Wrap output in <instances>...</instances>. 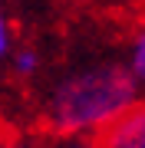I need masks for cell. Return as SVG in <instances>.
I'll return each mask as SVG.
<instances>
[{
    "label": "cell",
    "mask_w": 145,
    "mask_h": 148,
    "mask_svg": "<svg viewBox=\"0 0 145 148\" xmlns=\"http://www.w3.org/2000/svg\"><path fill=\"white\" fill-rule=\"evenodd\" d=\"M139 99L142 89L125 63H82L49 82L40 102V125L53 138H99Z\"/></svg>",
    "instance_id": "obj_1"
},
{
    "label": "cell",
    "mask_w": 145,
    "mask_h": 148,
    "mask_svg": "<svg viewBox=\"0 0 145 148\" xmlns=\"http://www.w3.org/2000/svg\"><path fill=\"white\" fill-rule=\"evenodd\" d=\"M99 148H145V102L142 99L99 135Z\"/></svg>",
    "instance_id": "obj_2"
},
{
    "label": "cell",
    "mask_w": 145,
    "mask_h": 148,
    "mask_svg": "<svg viewBox=\"0 0 145 148\" xmlns=\"http://www.w3.org/2000/svg\"><path fill=\"white\" fill-rule=\"evenodd\" d=\"M125 66H129L132 79L139 82V89H145V27L132 33L129 49H125Z\"/></svg>",
    "instance_id": "obj_3"
},
{
    "label": "cell",
    "mask_w": 145,
    "mask_h": 148,
    "mask_svg": "<svg viewBox=\"0 0 145 148\" xmlns=\"http://www.w3.org/2000/svg\"><path fill=\"white\" fill-rule=\"evenodd\" d=\"M10 69H13L16 79H33L40 73V53L33 46H16L10 56Z\"/></svg>",
    "instance_id": "obj_4"
},
{
    "label": "cell",
    "mask_w": 145,
    "mask_h": 148,
    "mask_svg": "<svg viewBox=\"0 0 145 148\" xmlns=\"http://www.w3.org/2000/svg\"><path fill=\"white\" fill-rule=\"evenodd\" d=\"M16 49V40H13V27L7 20V13L0 10V59H10Z\"/></svg>",
    "instance_id": "obj_5"
},
{
    "label": "cell",
    "mask_w": 145,
    "mask_h": 148,
    "mask_svg": "<svg viewBox=\"0 0 145 148\" xmlns=\"http://www.w3.org/2000/svg\"><path fill=\"white\" fill-rule=\"evenodd\" d=\"M0 148H40L33 138L20 135V132H3L0 135Z\"/></svg>",
    "instance_id": "obj_6"
},
{
    "label": "cell",
    "mask_w": 145,
    "mask_h": 148,
    "mask_svg": "<svg viewBox=\"0 0 145 148\" xmlns=\"http://www.w3.org/2000/svg\"><path fill=\"white\" fill-rule=\"evenodd\" d=\"M49 148H99V138H56Z\"/></svg>",
    "instance_id": "obj_7"
}]
</instances>
